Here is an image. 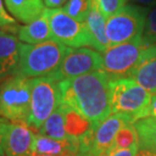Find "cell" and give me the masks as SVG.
<instances>
[{
	"mask_svg": "<svg viewBox=\"0 0 156 156\" xmlns=\"http://www.w3.org/2000/svg\"><path fill=\"white\" fill-rule=\"evenodd\" d=\"M105 17L99 11L98 6L92 0V6L89 13L84 20V23L88 30L93 41V49L96 51L104 53L105 50L110 48L107 32H105Z\"/></svg>",
	"mask_w": 156,
	"mask_h": 156,
	"instance_id": "17",
	"label": "cell"
},
{
	"mask_svg": "<svg viewBox=\"0 0 156 156\" xmlns=\"http://www.w3.org/2000/svg\"><path fill=\"white\" fill-rule=\"evenodd\" d=\"M46 13L54 41L74 49L93 48L92 38L84 23L74 20L61 8H47Z\"/></svg>",
	"mask_w": 156,
	"mask_h": 156,
	"instance_id": "8",
	"label": "cell"
},
{
	"mask_svg": "<svg viewBox=\"0 0 156 156\" xmlns=\"http://www.w3.org/2000/svg\"><path fill=\"white\" fill-rule=\"evenodd\" d=\"M61 102L60 81L52 76L32 78L30 107L27 125L39 130Z\"/></svg>",
	"mask_w": 156,
	"mask_h": 156,
	"instance_id": "5",
	"label": "cell"
},
{
	"mask_svg": "<svg viewBox=\"0 0 156 156\" xmlns=\"http://www.w3.org/2000/svg\"><path fill=\"white\" fill-rule=\"evenodd\" d=\"M20 44L14 35L0 30V81L16 73L20 61Z\"/></svg>",
	"mask_w": 156,
	"mask_h": 156,
	"instance_id": "12",
	"label": "cell"
},
{
	"mask_svg": "<svg viewBox=\"0 0 156 156\" xmlns=\"http://www.w3.org/2000/svg\"><path fill=\"white\" fill-rule=\"evenodd\" d=\"M134 123L130 117L123 114H112L79 140V148L90 152L93 156H104L113 146L119 131L125 125Z\"/></svg>",
	"mask_w": 156,
	"mask_h": 156,
	"instance_id": "9",
	"label": "cell"
},
{
	"mask_svg": "<svg viewBox=\"0 0 156 156\" xmlns=\"http://www.w3.org/2000/svg\"><path fill=\"white\" fill-rule=\"evenodd\" d=\"M137 143H138V138H137V132L134 124H127L119 131L114 144L108 149V151L128 149Z\"/></svg>",
	"mask_w": 156,
	"mask_h": 156,
	"instance_id": "21",
	"label": "cell"
},
{
	"mask_svg": "<svg viewBox=\"0 0 156 156\" xmlns=\"http://www.w3.org/2000/svg\"><path fill=\"white\" fill-rule=\"evenodd\" d=\"M2 141H3V132H2V118H0V154H2V153H3Z\"/></svg>",
	"mask_w": 156,
	"mask_h": 156,
	"instance_id": "31",
	"label": "cell"
},
{
	"mask_svg": "<svg viewBox=\"0 0 156 156\" xmlns=\"http://www.w3.org/2000/svg\"><path fill=\"white\" fill-rule=\"evenodd\" d=\"M79 140L68 138L57 140L37 134L34 142L33 154H44L52 156H72L79 150Z\"/></svg>",
	"mask_w": 156,
	"mask_h": 156,
	"instance_id": "14",
	"label": "cell"
},
{
	"mask_svg": "<svg viewBox=\"0 0 156 156\" xmlns=\"http://www.w3.org/2000/svg\"><path fill=\"white\" fill-rule=\"evenodd\" d=\"M142 39L148 47L156 46V5L148 9Z\"/></svg>",
	"mask_w": 156,
	"mask_h": 156,
	"instance_id": "23",
	"label": "cell"
},
{
	"mask_svg": "<svg viewBox=\"0 0 156 156\" xmlns=\"http://www.w3.org/2000/svg\"><path fill=\"white\" fill-rule=\"evenodd\" d=\"M39 134L49 138L57 140H66L68 136L65 130V117L63 108H59L46 120L43 126L39 129Z\"/></svg>",
	"mask_w": 156,
	"mask_h": 156,
	"instance_id": "20",
	"label": "cell"
},
{
	"mask_svg": "<svg viewBox=\"0 0 156 156\" xmlns=\"http://www.w3.org/2000/svg\"><path fill=\"white\" fill-rule=\"evenodd\" d=\"M62 104L74 108L96 127L112 114L110 77L102 70L60 81Z\"/></svg>",
	"mask_w": 156,
	"mask_h": 156,
	"instance_id": "1",
	"label": "cell"
},
{
	"mask_svg": "<svg viewBox=\"0 0 156 156\" xmlns=\"http://www.w3.org/2000/svg\"><path fill=\"white\" fill-rule=\"evenodd\" d=\"M2 148L5 156H32L36 134L24 123L2 119Z\"/></svg>",
	"mask_w": 156,
	"mask_h": 156,
	"instance_id": "11",
	"label": "cell"
},
{
	"mask_svg": "<svg viewBox=\"0 0 156 156\" xmlns=\"http://www.w3.org/2000/svg\"><path fill=\"white\" fill-rule=\"evenodd\" d=\"M139 150L156 154V117H145L134 123Z\"/></svg>",
	"mask_w": 156,
	"mask_h": 156,
	"instance_id": "19",
	"label": "cell"
},
{
	"mask_svg": "<svg viewBox=\"0 0 156 156\" xmlns=\"http://www.w3.org/2000/svg\"><path fill=\"white\" fill-rule=\"evenodd\" d=\"M147 48L142 36L130 42L112 46L101 53V70L110 79L130 77Z\"/></svg>",
	"mask_w": 156,
	"mask_h": 156,
	"instance_id": "7",
	"label": "cell"
},
{
	"mask_svg": "<svg viewBox=\"0 0 156 156\" xmlns=\"http://www.w3.org/2000/svg\"><path fill=\"white\" fill-rule=\"evenodd\" d=\"M32 78L13 75L0 83V118L27 124L30 107Z\"/></svg>",
	"mask_w": 156,
	"mask_h": 156,
	"instance_id": "4",
	"label": "cell"
},
{
	"mask_svg": "<svg viewBox=\"0 0 156 156\" xmlns=\"http://www.w3.org/2000/svg\"><path fill=\"white\" fill-rule=\"evenodd\" d=\"M10 14L23 23H30L46 11L44 0H3Z\"/></svg>",
	"mask_w": 156,
	"mask_h": 156,
	"instance_id": "15",
	"label": "cell"
},
{
	"mask_svg": "<svg viewBox=\"0 0 156 156\" xmlns=\"http://www.w3.org/2000/svg\"><path fill=\"white\" fill-rule=\"evenodd\" d=\"M148 8L127 4L105 21V32L110 47L130 42L141 37Z\"/></svg>",
	"mask_w": 156,
	"mask_h": 156,
	"instance_id": "6",
	"label": "cell"
},
{
	"mask_svg": "<svg viewBox=\"0 0 156 156\" xmlns=\"http://www.w3.org/2000/svg\"><path fill=\"white\" fill-rule=\"evenodd\" d=\"M101 53L87 48H70L52 77L59 81L101 70Z\"/></svg>",
	"mask_w": 156,
	"mask_h": 156,
	"instance_id": "10",
	"label": "cell"
},
{
	"mask_svg": "<svg viewBox=\"0 0 156 156\" xmlns=\"http://www.w3.org/2000/svg\"><path fill=\"white\" fill-rule=\"evenodd\" d=\"M130 78L152 95L156 94V46L148 47L143 52Z\"/></svg>",
	"mask_w": 156,
	"mask_h": 156,
	"instance_id": "13",
	"label": "cell"
},
{
	"mask_svg": "<svg viewBox=\"0 0 156 156\" xmlns=\"http://www.w3.org/2000/svg\"><path fill=\"white\" fill-rule=\"evenodd\" d=\"M129 0H93L99 11L105 17V20L113 16L119 10H121Z\"/></svg>",
	"mask_w": 156,
	"mask_h": 156,
	"instance_id": "24",
	"label": "cell"
},
{
	"mask_svg": "<svg viewBox=\"0 0 156 156\" xmlns=\"http://www.w3.org/2000/svg\"><path fill=\"white\" fill-rule=\"evenodd\" d=\"M20 27H18L16 20L10 16L5 10L3 0H0V29L9 34H17Z\"/></svg>",
	"mask_w": 156,
	"mask_h": 156,
	"instance_id": "25",
	"label": "cell"
},
{
	"mask_svg": "<svg viewBox=\"0 0 156 156\" xmlns=\"http://www.w3.org/2000/svg\"><path fill=\"white\" fill-rule=\"evenodd\" d=\"M69 50V47L56 41L37 45L20 43L15 75L27 78L51 76L57 71Z\"/></svg>",
	"mask_w": 156,
	"mask_h": 156,
	"instance_id": "2",
	"label": "cell"
},
{
	"mask_svg": "<svg viewBox=\"0 0 156 156\" xmlns=\"http://www.w3.org/2000/svg\"><path fill=\"white\" fill-rule=\"evenodd\" d=\"M72 156H93V155L90 153V152L84 150V149H80L79 148V150H78L76 153H74Z\"/></svg>",
	"mask_w": 156,
	"mask_h": 156,
	"instance_id": "30",
	"label": "cell"
},
{
	"mask_svg": "<svg viewBox=\"0 0 156 156\" xmlns=\"http://www.w3.org/2000/svg\"><path fill=\"white\" fill-rule=\"evenodd\" d=\"M17 39L21 43L30 45H37L49 41H54L46 11L38 20L20 27L17 32Z\"/></svg>",
	"mask_w": 156,
	"mask_h": 156,
	"instance_id": "16",
	"label": "cell"
},
{
	"mask_svg": "<svg viewBox=\"0 0 156 156\" xmlns=\"http://www.w3.org/2000/svg\"><path fill=\"white\" fill-rule=\"evenodd\" d=\"M67 2V0H44L46 7L50 9H56L60 8L61 6L65 5V3Z\"/></svg>",
	"mask_w": 156,
	"mask_h": 156,
	"instance_id": "27",
	"label": "cell"
},
{
	"mask_svg": "<svg viewBox=\"0 0 156 156\" xmlns=\"http://www.w3.org/2000/svg\"><path fill=\"white\" fill-rule=\"evenodd\" d=\"M134 4L143 6V7H152V6L156 5V0H132Z\"/></svg>",
	"mask_w": 156,
	"mask_h": 156,
	"instance_id": "28",
	"label": "cell"
},
{
	"mask_svg": "<svg viewBox=\"0 0 156 156\" xmlns=\"http://www.w3.org/2000/svg\"><path fill=\"white\" fill-rule=\"evenodd\" d=\"M91 6L92 0H67L62 9L74 20L84 23Z\"/></svg>",
	"mask_w": 156,
	"mask_h": 156,
	"instance_id": "22",
	"label": "cell"
},
{
	"mask_svg": "<svg viewBox=\"0 0 156 156\" xmlns=\"http://www.w3.org/2000/svg\"><path fill=\"white\" fill-rule=\"evenodd\" d=\"M0 30H1V29H0Z\"/></svg>",
	"mask_w": 156,
	"mask_h": 156,
	"instance_id": "35",
	"label": "cell"
},
{
	"mask_svg": "<svg viewBox=\"0 0 156 156\" xmlns=\"http://www.w3.org/2000/svg\"><path fill=\"white\" fill-rule=\"evenodd\" d=\"M64 117H65V130L68 138L80 140L84 137L90 130L92 129L93 125L90 121L84 118L74 108L62 104Z\"/></svg>",
	"mask_w": 156,
	"mask_h": 156,
	"instance_id": "18",
	"label": "cell"
},
{
	"mask_svg": "<svg viewBox=\"0 0 156 156\" xmlns=\"http://www.w3.org/2000/svg\"><path fill=\"white\" fill-rule=\"evenodd\" d=\"M32 156H52V155H44V154H33Z\"/></svg>",
	"mask_w": 156,
	"mask_h": 156,
	"instance_id": "33",
	"label": "cell"
},
{
	"mask_svg": "<svg viewBox=\"0 0 156 156\" xmlns=\"http://www.w3.org/2000/svg\"><path fill=\"white\" fill-rule=\"evenodd\" d=\"M149 116L156 117V94L152 96L150 107L148 108V116L147 117H149Z\"/></svg>",
	"mask_w": 156,
	"mask_h": 156,
	"instance_id": "29",
	"label": "cell"
},
{
	"mask_svg": "<svg viewBox=\"0 0 156 156\" xmlns=\"http://www.w3.org/2000/svg\"><path fill=\"white\" fill-rule=\"evenodd\" d=\"M139 151L138 143L134 144L132 147L128 149H119V150H112L107 152L104 156H136Z\"/></svg>",
	"mask_w": 156,
	"mask_h": 156,
	"instance_id": "26",
	"label": "cell"
},
{
	"mask_svg": "<svg viewBox=\"0 0 156 156\" xmlns=\"http://www.w3.org/2000/svg\"><path fill=\"white\" fill-rule=\"evenodd\" d=\"M0 156H5V155H4V153H2V154H0Z\"/></svg>",
	"mask_w": 156,
	"mask_h": 156,
	"instance_id": "34",
	"label": "cell"
},
{
	"mask_svg": "<svg viewBox=\"0 0 156 156\" xmlns=\"http://www.w3.org/2000/svg\"><path fill=\"white\" fill-rule=\"evenodd\" d=\"M136 156H156V154L151 153V152H148V151L139 150V151H138V153H137Z\"/></svg>",
	"mask_w": 156,
	"mask_h": 156,
	"instance_id": "32",
	"label": "cell"
},
{
	"mask_svg": "<svg viewBox=\"0 0 156 156\" xmlns=\"http://www.w3.org/2000/svg\"><path fill=\"white\" fill-rule=\"evenodd\" d=\"M152 96L130 77L110 79L112 114H123L136 122L148 116Z\"/></svg>",
	"mask_w": 156,
	"mask_h": 156,
	"instance_id": "3",
	"label": "cell"
}]
</instances>
